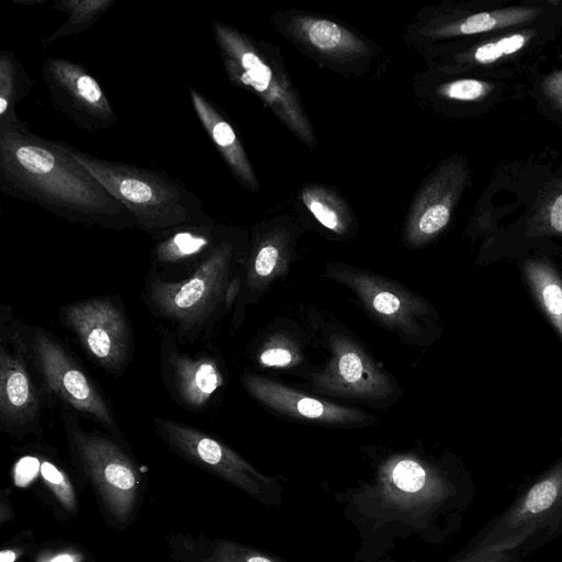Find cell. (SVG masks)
<instances>
[{
	"label": "cell",
	"instance_id": "obj_1",
	"mask_svg": "<svg viewBox=\"0 0 562 562\" xmlns=\"http://www.w3.org/2000/svg\"><path fill=\"white\" fill-rule=\"evenodd\" d=\"M0 190L70 222L136 227L127 209L65 144L43 138L27 126L0 134Z\"/></svg>",
	"mask_w": 562,
	"mask_h": 562
},
{
	"label": "cell",
	"instance_id": "obj_2",
	"mask_svg": "<svg viewBox=\"0 0 562 562\" xmlns=\"http://www.w3.org/2000/svg\"><path fill=\"white\" fill-rule=\"evenodd\" d=\"M66 148L127 209L139 229L161 238L180 226L212 222L202 200L170 175Z\"/></svg>",
	"mask_w": 562,
	"mask_h": 562
},
{
	"label": "cell",
	"instance_id": "obj_3",
	"mask_svg": "<svg viewBox=\"0 0 562 562\" xmlns=\"http://www.w3.org/2000/svg\"><path fill=\"white\" fill-rule=\"evenodd\" d=\"M212 34L229 81L254 93L300 142L315 149V130L279 47L220 21L213 22Z\"/></svg>",
	"mask_w": 562,
	"mask_h": 562
},
{
	"label": "cell",
	"instance_id": "obj_4",
	"mask_svg": "<svg viewBox=\"0 0 562 562\" xmlns=\"http://www.w3.org/2000/svg\"><path fill=\"white\" fill-rule=\"evenodd\" d=\"M562 535V465L529 485L469 547L524 557Z\"/></svg>",
	"mask_w": 562,
	"mask_h": 562
},
{
	"label": "cell",
	"instance_id": "obj_5",
	"mask_svg": "<svg viewBox=\"0 0 562 562\" xmlns=\"http://www.w3.org/2000/svg\"><path fill=\"white\" fill-rule=\"evenodd\" d=\"M271 22L302 54L346 78H363L381 56L368 37L325 15L289 9L276 12Z\"/></svg>",
	"mask_w": 562,
	"mask_h": 562
},
{
	"label": "cell",
	"instance_id": "obj_6",
	"mask_svg": "<svg viewBox=\"0 0 562 562\" xmlns=\"http://www.w3.org/2000/svg\"><path fill=\"white\" fill-rule=\"evenodd\" d=\"M233 255L234 244L229 237L200 261L189 278L178 282L154 278L148 285V296L159 315L183 330L205 323L221 299Z\"/></svg>",
	"mask_w": 562,
	"mask_h": 562
},
{
	"label": "cell",
	"instance_id": "obj_7",
	"mask_svg": "<svg viewBox=\"0 0 562 562\" xmlns=\"http://www.w3.org/2000/svg\"><path fill=\"white\" fill-rule=\"evenodd\" d=\"M160 436L192 461L203 464L266 505H279L282 487L209 435L178 422L155 418Z\"/></svg>",
	"mask_w": 562,
	"mask_h": 562
},
{
	"label": "cell",
	"instance_id": "obj_8",
	"mask_svg": "<svg viewBox=\"0 0 562 562\" xmlns=\"http://www.w3.org/2000/svg\"><path fill=\"white\" fill-rule=\"evenodd\" d=\"M42 75L54 108L77 127L99 132L117 123L106 94L82 65L65 58L47 57Z\"/></svg>",
	"mask_w": 562,
	"mask_h": 562
},
{
	"label": "cell",
	"instance_id": "obj_9",
	"mask_svg": "<svg viewBox=\"0 0 562 562\" xmlns=\"http://www.w3.org/2000/svg\"><path fill=\"white\" fill-rule=\"evenodd\" d=\"M32 349L52 392L72 408L108 427L115 425L97 386L55 339L37 330L32 340Z\"/></svg>",
	"mask_w": 562,
	"mask_h": 562
},
{
	"label": "cell",
	"instance_id": "obj_10",
	"mask_svg": "<svg viewBox=\"0 0 562 562\" xmlns=\"http://www.w3.org/2000/svg\"><path fill=\"white\" fill-rule=\"evenodd\" d=\"M64 318L87 351L109 369L121 367L127 356L130 330L122 310L108 299L67 305Z\"/></svg>",
	"mask_w": 562,
	"mask_h": 562
},
{
	"label": "cell",
	"instance_id": "obj_11",
	"mask_svg": "<svg viewBox=\"0 0 562 562\" xmlns=\"http://www.w3.org/2000/svg\"><path fill=\"white\" fill-rule=\"evenodd\" d=\"M459 179L458 167L445 164L438 166L419 187L407 213L405 231L408 241L422 244L446 227Z\"/></svg>",
	"mask_w": 562,
	"mask_h": 562
},
{
	"label": "cell",
	"instance_id": "obj_12",
	"mask_svg": "<svg viewBox=\"0 0 562 562\" xmlns=\"http://www.w3.org/2000/svg\"><path fill=\"white\" fill-rule=\"evenodd\" d=\"M75 445L85 468L98 486L121 507L132 499L137 486L131 461L112 441L77 430Z\"/></svg>",
	"mask_w": 562,
	"mask_h": 562
},
{
	"label": "cell",
	"instance_id": "obj_13",
	"mask_svg": "<svg viewBox=\"0 0 562 562\" xmlns=\"http://www.w3.org/2000/svg\"><path fill=\"white\" fill-rule=\"evenodd\" d=\"M384 482V485L378 487L383 505L400 509L419 506L431 509L457 494L456 487L430 477L426 469L412 459L395 462Z\"/></svg>",
	"mask_w": 562,
	"mask_h": 562
},
{
	"label": "cell",
	"instance_id": "obj_14",
	"mask_svg": "<svg viewBox=\"0 0 562 562\" xmlns=\"http://www.w3.org/2000/svg\"><path fill=\"white\" fill-rule=\"evenodd\" d=\"M40 395L23 357L1 345L0 422L4 427H24L38 417Z\"/></svg>",
	"mask_w": 562,
	"mask_h": 562
},
{
	"label": "cell",
	"instance_id": "obj_15",
	"mask_svg": "<svg viewBox=\"0 0 562 562\" xmlns=\"http://www.w3.org/2000/svg\"><path fill=\"white\" fill-rule=\"evenodd\" d=\"M189 93L198 119L235 179L248 191L258 192L259 180L232 124L200 91L189 87Z\"/></svg>",
	"mask_w": 562,
	"mask_h": 562
},
{
	"label": "cell",
	"instance_id": "obj_16",
	"mask_svg": "<svg viewBox=\"0 0 562 562\" xmlns=\"http://www.w3.org/2000/svg\"><path fill=\"white\" fill-rule=\"evenodd\" d=\"M229 234L228 228L214 221L180 226L158 240L153 256L162 265L202 261L215 247L229 238Z\"/></svg>",
	"mask_w": 562,
	"mask_h": 562
},
{
	"label": "cell",
	"instance_id": "obj_17",
	"mask_svg": "<svg viewBox=\"0 0 562 562\" xmlns=\"http://www.w3.org/2000/svg\"><path fill=\"white\" fill-rule=\"evenodd\" d=\"M245 384L249 392L261 402L295 416L328 423L356 420L360 416L357 412L301 395L256 375H248Z\"/></svg>",
	"mask_w": 562,
	"mask_h": 562
},
{
	"label": "cell",
	"instance_id": "obj_18",
	"mask_svg": "<svg viewBox=\"0 0 562 562\" xmlns=\"http://www.w3.org/2000/svg\"><path fill=\"white\" fill-rule=\"evenodd\" d=\"M168 362L177 396L191 408L203 407L222 385L216 363L206 356L191 357L172 350Z\"/></svg>",
	"mask_w": 562,
	"mask_h": 562
},
{
	"label": "cell",
	"instance_id": "obj_19",
	"mask_svg": "<svg viewBox=\"0 0 562 562\" xmlns=\"http://www.w3.org/2000/svg\"><path fill=\"white\" fill-rule=\"evenodd\" d=\"M34 80L12 52L0 54V134L27 126L15 111L27 94Z\"/></svg>",
	"mask_w": 562,
	"mask_h": 562
},
{
	"label": "cell",
	"instance_id": "obj_20",
	"mask_svg": "<svg viewBox=\"0 0 562 562\" xmlns=\"http://www.w3.org/2000/svg\"><path fill=\"white\" fill-rule=\"evenodd\" d=\"M300 200L308 212L327 229L344 235L352 222L347 202L333 189L316 183L301 188Z\"/></svg>",
	"mask_w": 562,
	"mask_h": 562
},
{
	"label": "cell",
	"instance_id": "obj_21",
	"mask_svg": "<svg viewBox=\"0 0 562 562\" xmlns=\"http://www.w3.org/2000/svg\"><path fill=\"white\" fill-rule=\"evenodd\" d=\"M116 0H58L53 9L67 13V20L46 40V45L55 41L80 34L95 23Z\"/></svg>",
	"mask_w": 562,
	"mask_h": 562
},
{
	"label": "cell",
	"instance_id": "obj_22",
	"mask_svg": "<svg viewBox=\"0 0 562 562\" xmlns=\"http://www.w3.org/2000/svg\"><path fill=\"white\" fill-rule=\"evenodd\" d=\"M285 233L284 228L276 227L268 231V235L262 239L254 258V271L258 277H268L274 270L281 252L280 245L285 240Z\"/></svg>",
	"mask_w": 562,
	"mask_h": 562
},
{
	"label": "cell",
	"instance_id": "obj_23",
	"mask_svg": "<svg viewBox=\"0 0 562 562\" xmlns=\"http://www.w3.org/2000/svg\"><path fill=\"white\" fill-rule=\"evenodd\" d=\"M337 370L340 379L353 389L364 390L366 383L371 381L361 356L352 350L346 349L339 356Z\"/></svg>",
	"mask_w": 562,
	"mask_h": 562
},
{
	"label": "cell",
	"instance_id": "obj_24",
	"mask_svg": "<svg viewBox=\"0 0 562 562\" xmlns=\"http://www.w3.org/2000/svg\"><path fill=\"white\" fill-rule=\"evenodd\" d=\"M213 562H286L281 558L240 544L226 542L218 546Z\"/></svg>",
	"mask_w": 562,
	"mask_h": 562
},
{
	"label": "cell",
	"instance_id": "obj_25",
	"mask_svg": "<svg viewBox=\"0 0 562 562\" xmlns=\"http://www.w3.org/2000/svg\"><path fill=\"white\" fill-rule=\"evenodd\" d=\"M547 312L562 333V288L546 272H533Z\"/></svg>",
	"mask_w": 562,
	"mask_h": 562
},
{
	"label": "cell",
	"instance_id": "obj_26",
	"mask_svg": "<svg viewBox=\"0 0 562 562\" xmlns=\"http://www.w3.org/2000/svg\"><path fill=\"white\" fill-rule=\"evenodd\" d=\"M40 471L44 480L53 488L58 498L67 507H71L74 505V494L66 476L60 471H58L54 464L47 461L41 463Z\"/></svg>",
	"mask_w": 562,
	"mask_h": 562
},
{
	"label": "cell",
	"instance_id": "obj_27",
	"mask_svg": "<svg viewBox=\"0 0 562 562\" xmlns=\"http://www.w3.org/2000/svg\"><path fill=\"white\" fill-rule=\"evenodd\" d=\"M454 562H522V557L516 553L494 552L468 547Z\"/></svg>",
	"mask_w": 562,
	"mask_h": 562
},
{
	"label": "cell",
	"instance_id": "obj_28",
	"mask_svg": "<svg viewBox=\"0 0 562 562\" xmlns=\"http://www.w3.org/2000/svg\"><path fill=\"white\" fill-rule=\"evenodd\" d=\"M374 310L383 315H395L401 310V300L387 291H379L372 297Z\"/></svg>",
	"mask_w": 562,
	"mask_h": 562
},
{
	"label": "cell",
	"instance_id": "obj_29",
	"mask_svg": "<svg viewBox=\"0 0 562 562\" xmlns=\"http://www.w3.org/2000/svg\"><path fill=\"white\" fill-rule=\"evenodd\" d=\"M40 468L41 463L37 459H22L15 468V484L19 486H25L29 484L34 479Z\"/></svg>",
	"mask_w": 562,
	"mask_h": 562
},
{
	"label": "cell",
	"instance_id": "obj_30",
	"mask_svg": "<svg viewBox=\"0 0 562 562\" xmlns=\"http://www.w3.org/2000/svg\"><path fill=\"white\" fill-rule=\"evenodd\" d=\"M292 359V353L284 348H269L260 355L261 363L268 367H285Z\"/></svg>",
	"mask_w": 562,
	"mask_h": 562
},
{
	"label": "cell",
	"instance_id": "obj_31",
	"mask_svg": "<svg viewBox=\"0 0 562 562\" xmlns=\"http://www.w3.org/2000/svg\"><path fill=\"white\" fill-rule=\"evenodd\" d=\"M502 55L497 43H486L474 52L475 60L482 64L493 63Z\"/></svg>",
	"mask_w": 562,
	"mask_h": 562
},
{
	"label": "cell",
	"instance_id": "obj_32",
	"mask_svg": "<svg viewBox=\"0 0 562 562\" xmlns=\"http://www.w3.org/2000/svg\"><path fill=\"white\" fill-rule=\"evenodd\" d=\"M496 43L502 54L508 55L515 53L516 50L522 47L525 43V37L522 35L516 34L509 37H504Z\"/></svg>",
	"mask_w": 562,
	"mask_h": 562
},
{
	"label": "cell",
	"instance_id": "obj_33",
	"mask_svg": "<svg viewBox=\"0 0 562 562\" xmlns=\"http://www.w3.org/2000/svg\"><path fill=\"white\" fill-rule=\"evenodd\" d=\"M550 220L552 227L562 232V194L558 196L552 205Z\"/></svg>",
	"mask_w": 562,
	"mask_h": 562
},
{
	"label": "cell",
	"instance_id": "obj_34",
	"mask_svg": "<svg viewBox=\"0 0 562 562\" xmlns=\"http://www.w3.org/2000/svg\"><path fill=\"white\" fill-rule=\"evenodd\" d=\"M15 553L13 551L3 550L0 553V562H14Z\"/></svg>",
	"mask_w": 562,
	"mask_h": 562
},
{
	"label": "cell",
	"instance_id": "obj_35",
	"mask_svg": "<svg viewBox=\"0 0 562 562\" xmlns=\"http://www.w3.org/2000/svg\"><path fill=\"white\" fill-rule=\"evenodd\" d=\"M50 562H74V560L68 554H61V555L54 558Z\"/></svg>",
	"mask_w": 562,
	"mask_h": 562
}]
</instances>
